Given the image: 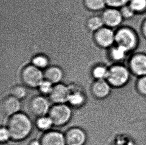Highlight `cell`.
I'll return each instance as SVG.
<instances>
[{
  "label": "cell",
  "mask_w": 146,
  "mask_h": 145,
  "mask_svg": "<svg viewBox=\"0 0 146 145\" xmlns=\"http://www.w3.org/2000/svg\"><path fill=\"white\" fill-rule=\"evenodd\" d=\"M7 127L11 135V140L23 141L30 136L33 128L30 117L24 112H19L9 117Z\"/></svg>",
  "instance_id": "obj_1"
},
{
  "label": "cell",
  "mask_w": 146,
  "mask_h": 145,
  "mask_svg": "<svg viewBox=\"0 0 146 145\" xmlns=\"http://www.w3.org/2000/svg\"><path fill=\"white\" fill-rule=\"evenodd\" d=\"M115 32V44L124 48L130 54L136 51L140 45V38L134 28L128 25H122Z\"/></svg>",
  "instance_id": "obj_2"
},
{
  "label": "cell",
  "mask_w": 146,
  "mask_h": 145,
  "mask_svg": "<svg viewBox=\"0 0 146 145\" xmlns=\"http://www.w3.org/2000/svg\"><path fill=\"white\" fill-rule=\"evenodd\" d=\"M131 74L128 67L124 63L112 64L109 67L106 80L112 88H120L128 83Z\"/></svg>",
  "instance_id": "obj_3"
},
{
  "label": "cell",
  "mask_w": 146,
  "mask_h": 145,
  "mask_svg": "<svg viewBox=\"0 0 146 145\" xmlns=\"http://www.w3.org/2000/svg\"><path fill=\"white\" fill-rule=\"evenodd\" d=\"M48 116L51 118L53 125L62 127L70 121L72 111L71 107L66 103L54 104L50 108Z\"/></svg>",
  "instance_id": "obj_4"
},
{
  "label": "cell",
  "mask_w": 146,
  "mask_h": 145,
  "mask_svg": "<svg viewBox=\"0 0 146 145\" xmlns=\"http://www.w3.org/2000/svg\"><path fill=\"white\" fill-rule=\"evenodd\" d=\"M21 78L25 86L31 88H38L44 79V72L32 64L24 67L21 72Z\"/></svg>",
  "instance_id": "obj_5"
},
{
  "label": "cell",
  "mask_w": 146,
  "mask_h": 145,
  "mask_svg": "<svg viewBox=\"0 0 146 145\" xmlns=\"http://www.w3.org/2000/svg\"><path fill=\"white\" fill-rule=\"evenodd\" d=\"M131 74L137 77L146 76V53L135 51L129 55L126 61Z\"/></svg>",
  "instance_id": "obj_6"
},
{
  "label": "cell",
  "mask_w": 146,
  "mask_h": 145,
  "mask_svg": "<svg viewBox=\"0 0 146 145\" xmlns=\"http://www.w3.org/2000/svg\"><path fill=\"white\" fill-rule=\"evenodd\" d=\"M93 39L99 47L108 49L115 44V30L104 26L94 32Z\"/></svg>",
  "instance_id": "obj_7"
},
{
  "label": "cell",
  "mask_w": 146,
  "mask_h": 145,
  "mask_svg": "<svg viewBox=\"0 0 146 145\" xmlns=\"http://www.w3.org/2000/svg\"><path fill=\"white\" fill-rule=\"evenodd\" d=\"M101 17L104 26L116 30L122 25L124 20L120 9L107 7L103 11Z\"/></svg>",
  "instance_id": "obj_8"
},
{
  "label": "cell",
  "mask_w": 146,
  "mask_h": 145,
  "mask_svg": "<svg viewBox=\"0 0 146 145\" xmlns=\"http://www.w3.org/2000/svg\"><path fill=\"white\" fill-rule=\"evenodd\" d=\"M29 109L36 117L48 115L50 107L48 100L42 96H36L31 100Z\"/></svg>",
  "instance_id": "obj_9"
},
{
  "label": "cell",
  "mask_w": 146,
  "mask_h": 145,
  "mask_svg": "<svg viewBox=\"0 0 146 145\" xmlns=\"http://www.w3.org/2000/svg\"><path fill=\"white\" fill-rule=\"evenodd\" d=\"M70 91V86L61 82L54 84L48 96L49 100L54 104L66 103L68 102Z\"/></svg>",
  "instance_id": "obj_10"
},
{
  "label": "cell",
  "mask_w": 146,
  "mask_h": 145,
  "mask_svg": "<svg viewBox=\"0 0 146 145\" xmlns=\"http://www.w3.org/2000/svg\"><path fill=\"white\" fill-rule=\"evenodd\" d=\"M64 137L66 145H84L87 141L85 131L78 127L67 129L64 133Z\"/></svg>",
  "instance_id": "obj_11"
},
{
  "label": "cell",
  "mask_w": 146,
  "mask_h": 145,
  "mask_svg": "<svg viewBox=\"0 0 146 145\" xmlns=\"http://www.w3.org/2000/svg\"><path fill=\"white\" fill-rule=\"evenodd\" d=\"M1 106L2 112L4 115L10 117L20 112L21 100L10 94L3 98Z\"/></svg>",
  "instance_id": "obj_12"
},
{
  "label": "cell",
  "mask_w": 146,
  "mask_h": 145,
  "mask_svg": "<svg viewBox=\"0 0 146 145\" xmlns=\"http://www.w3.org/2000/svg\"><path fill=\"white\" fill-rule=\"evenodd\" d=\"M112 87L106 80H99L91 84V94L95 98L103 100L107 98L110 94Z\"/></svg>",
  "instance_id": "obj_13"
},
{
  "label": "cell",
  "mask_w": 146,
  "mask_h": 145,
  "mask_svg": "<svg viewBox=\"0 0 146 145\" xmlns=\"http://www.w3.org/2000/svg\"><path fill=\"white\" fill-rule=\"evenodd\" d=\"M107 50L108 58L113 64L124 63L131 54L124 48L116 44Z\"/></svg>",
  "instance_id": "obj_14"
},
{
  "label": "cell",
  "mask_w": 146,
  "mask_h": 145,
  "mask_svg": "<svg viewBox=\"0 0 146 145\" xmlns=\"http://www.w3.org/2000/svg\"><path fill=\"white\" fill-rule=\"evenodd\" d=\"M41 145H66L64 134L56 130H49L42 135Z\"/></svg>",
  "instance_id": "obj_15"
},
{
  "label": "cell",
  "mask_w": 146,
  "mask_h": 145,
  "mask_svg": "<svg viewBox=\"0 0 146 145\" xmlns=\"http://www.w3.org/2000/svg\"><path fill=\"white\" fill-rule=\"evenodd\" d=\"M44 78L53 85L60 83L64 74L62 70L56 66H51L46 68L44 72Z\"/></svg>",
  "instance_id": "obj_16"
},
{
  "label": "cell",
  "mask_w": 146,
  "mask_h": 145,
  "mask_svg": "<svg viewBox=\"0 0 146 145\" xmlns=\"http://www.w3.org/2000/svg\"><path fill=\"white\" fill-rule=\"evenodd\" d=\"M68 100V103L70 106L79 108L83 106L86 102V96L84 92L77 88H72Z\"/></svg>",
  "instance_id": "obj_17"
},
{
  "label": "cell",
  "mask_w": 146,
  "mask_h": 145,
  "mask_svg": "<svg viewBox=\"0 0 146 145\" xmlns=\"http://www.w3.org/2000/svg\"><path fill=\"white\" fill-rule=\"evenodd\" d=\"M83 5L87 10L92 12L103 11L107 7L105 0H83Z\"/></svg>",
  "instance_id": "obj_18"
},
{
  "label": "cell",
  "mask_w": 146,
  "mask_h": 145,
  "mask_svg": "<svg viewBox=\"0 0 146 145\" xmlns=\"http://www.w3.org/2000/svg\"><path fill=\"white\" fill-rule=\"evenodd\" d=\"M36 127L41 131H48L53 126V122L51 118L48 115L37 118L36 121Z\"/></svg>",
  "instance_id": "obj_19"
},
{
  "label": "cell",
  "mask_w": 146,
  "mask_h": 145,
  "mask_svg": "<svg viewBox=\"0 0 146 145\" xmlns=\"http://www.w3.org/2000/svg\"><path fill=\"white\" fill-rule=\"evenodd\" d=\"M104 26L101 16H92L87 20L86 26L91 32H95Z\"/></svg>",
  "instance_id": "obj_20"
},
{
  "label": "cell",
  "mask_w": 146,
  "mask_h": 145,
  "mask_svg": "<svg viewBox=\"0 0 146 145\" xmlns=\"http://www.w3.org/2000/svg\"><path fill=\"white\" fill-rule=\"evenodd\" d=\"M128 5L137 16L146 14V0H130Z\"/></svg>",
  "instance_id": "obj_21"
},
{
  "label": "cell",
  "mask_w": 146,
  "mask_h": 145,
  "mask_svg": "<svg viewBox=\"0 0 146 145\" xmlns=\"http://www.w3.org/2000/svg\"><path fill=\"white\" fill-rule=\"evenodd\" d=\"M108 69L109 67H107L105 65L99 64L96 65L92 70V76L95 80H106L108 74Z\"/></svg>",
  "instance_id": "obj_22"
},
{
  "label": "cell",
  "mask_w": 146,
  "mask_h": 145,
  "mask_svg": "<svg viewBox=\"0 0 146 145\" xmlns=\"http://www.w3.org/2000/svg\"><path fill=\"white\" fill-rule=\"evenodd\" d=\"M32 64L42 70L43 69L45 70L49 66V60L45 55H36L32 59Z\"/></svg>",
  "instance_id": "obj_23"
},
{
  "label": "cell",
  "mask_w": 146,
  "mask_h": 145,
  "mask_svg": "<svg viewBox=\"0 0 146 145\" xmlns=\"http://www.w3.org/2000/svg\"><path fill=\"white\" fill-rule=\"evenodd\" d=\"M10 94L20 100H24L27 96L26 86L16 85L13 86L10 90Z\"/></svg>",
  "instance_id": "obj_24"
},
{
  "label": "cell",
  "mask_w": 146,
  "mask_h": 145,
  "mask_svg": "<svg viewBox=\"0 0 146 145\" xmlns=\"http://www.w3.org/2000/svg\"><path fill=\"white\" fill-rule=\"evenodd\" d=\"M120 10L124 21L133 20L137 16L129 5L123 7L120 9Z\"/></svg>",
  "instance_id": "obj_25"
},
{
  "label": "cell",
  "mask_w": 146,
  "mask_h": 145,
  "mask_svg": "<svg viewBox=\"0 0 146 145\" xmlns=\"http://www.w3.org/2000/svg\"><path fill=\"white\" fill-rule=\"evenodd\" d=\"M53 84L48 80L44 79L38 86V89L40 93L42 95L49 96L53 88Z\"/></svg>",
  "instance_id": "obj_26"
},
{
  "label": "cell",
  "mask_w": 146,
  "mask_h": 145,
  "mask_svg": "<svg viewBox=\"0 0 146 145\" xmlns=\"http://www.w3.org/2000/svg\"><path fill=\"white\" fill-rule=\"evenodd\" d=\"M130 0H105L107 7L120 9L128 5Z\"/></svg>",
  "instance_id": "obj_27"
},
{
  "label": "cell",
  "mask_w": 146,
  "mask_h": 145,
  "mask_svg": "<svg viewBox=\"0 0 146 145\" xmlns=\"http://www.w3.org/2000/svg\"><path fill=\"white\" fill-rule=\"evenodd\" d=\"M136 86L139 92L143 96H146V76L138 78Z\"/></svg>",
  "instance_id": "obj_28"
},
{
  "label": "cell",
  "mask_w": 146,
  "mask_h": 145,
  "mask_svg": "<svg viewBox=\"0 0 146 145\" xmlns=\"http://www.w3.org/2000/svg\"><path fill=\"white\" fill-rule=\"evenodd\" d=\"M11 140V135L7 126H2L0 129L1 143L5 144Z\"/></svg>",
  "instance_id": "obj_29"
},
{
  "label": "cell",
  "mask_w": 146,
  "mask_h": 145,
  "mask_svg": "<svg viewBox=\"0 0 146 145\" xmlns=\"http://www.w3.org/2000/svg\"><path fill=\"white\" fill-rule=\"evenodd\" d=\"M140 32L141 36L146 40V18H144L141 22Z\"/></svg>",
  "instance_id": "obj_30"
},
{
  "label": "cell",
  "mask_w": 146,
  "mask_h": 145,
  "mask_svg": "<svg viewBox=\"0 0 146 145\" xmlns=\"http://www.w3.org/2000/svg\"><path fill=\"white\" fill-rule=\"evenodd\" d=\"M29 145H41L40 141L37 140H33L30 142Z\"/></svg>",
  "instance_id": "obj_31"
}]
</instances>
